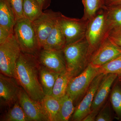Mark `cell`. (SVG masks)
<instances>
[{
    "mask_svg": "<svg viewBox=\"0 0 121 121\" xmlns=\"http://www.w3.org/2000/svg\"><path fill=\"white\" fill-rule=\"evenodd\" d=\"M40 67L37 56L21 52L16 65L15 78L31 98L41 102L45 95L40 81Z\"/></svg>",
    "mask_w": 121,
    "mask_h": 121,
    "instance_id": "1",
    "label": "cell"
},
{
    "mask_svg": "<svg viewBox=\"0 0 121 121\" xmlns=\"http://www.w3.org/2000/svg\"><path fill=\"white\" fill-rule=\"evenodd\" d=\"M67 71L73 77L82 72L89 63V45L85 37L65 46L63 50Z\"/></svg>",
    "mask_w": 121,
    "mask_h": 121,
    "instance_id": "2",
    "label": "cell"
},
{
    "mask_svg": "<svg viewBox=\"0 0 121 121\" xmlns=\"http://www.w3.org/2000/svg\"><path fill=\"white\" fill-rule=\"evenodd\" d=\"M13 33L21 52L37 57L42 48L32 22L24 17L17 20Z\"/></svg>",
    "mask_w": 121,
    "mask_h": 121,
    "instance_id": "3",
    "label": "cell"
},
{
    "mask_svg": "<svg viewBox=\"0 0 121 121\" xmlns=\"http://www.w3.org/2000/svg\"><path fill=\"white\" fill-rule=\"evenodd\" d=\"M104 6L89 20L85 38L89 45L90 58L108 37L110 30Z\"/></svg>",
    "mask_w": 121,
    "mask_h": 121,
    "instance_id": "4",
    "label": "cell"
},
{
    "mask_svg": "<svg viewBox=\"0 0 121 121\" xmlns=\"http://www.w3.org/2000/svg\"><path fill=\"white\" fill-rule=\"evenodd\" d=\"M21 52L14 34L11 35L4 43L0 44L1 73L15 78L16 65Z\"/></svg>",
    "mask_w": 121,
    "mask_h": 121,
    "instance_id": "5",
    "label": "cell"
},
{
    "mask_svg": "<svg viewBox=\"0 0 121 121\" xmlns=\"http://www.w3.org/2000/svg\"><path fill=\"white\" fill-rule=\"evenodd\" d=\"M99 73V68L89 63L80 73L72 78L69 81L66 94L75 102L83 98L95 78Z\"/></svg>",
    "mask_w": 121,
    "mask_h": 121,
    "instance_id": "6",
    "label": "cell"
},
{
    "mask_svg": "<svg viewBox=\"0 0 121 121\" xmlns=\"http://www.w3.org/2000/svg\"><path fill=\"white\" fill-rule=\"evenodd\" d=\"M89 20L83 17L71 18L61 14L59 19L60 28L66 41V45L73 43L85 37Z\"/></svg>",
    "mask_w": 121,
    "mask_h": 121,
    "instance_id": "7",
    "label": "cell"
},
{
    "mask_svg": "<svg viewBox=\"0 0 121 121\" xmlns=\"http://www.w3.org/2000/svg\"><path fill=\"white\" fill-rule=\"evenodd\" d=\"M61 14L51 9L46 10L32 22L41 48Z\"/></svg>",
    "mask_w": 121,
    "mask_h": 121,
    "instance_id": "8",
    "label": "cell"
},
{
    "mask_svg": "<svg viewBox=\"0 0 121 121\" xmlns=\"http://www.w3.org/2000/svg\"><path fill=\"white\" fill-rule=\"evenodd\" d=\"M121 56V48L107 37L91 56L89 63L99 68L111 60Z\"/></svg>",
    "mask_w": 121,
    "mask_h": 121,
    "instance_id": "9",
    "label": "cell"
},
{
    "mask_svg": "<svg viewBox=\"0 0 121 121\" xmlns=\"http://www.w3.org/2000/svg\"><path fill=\"white\" fill-rule=\"evenodd\" d=\"M17 101L30 121H50L41 103L31 98L22 87Z\"/></svg>",
    "mask_w": 121,
    "mask_h": 121,
    "instance_id": "10",
    "label": "cell"
},
{
    "mask_svg": "<svg viewBox=\"0 0 121 121\" xmlns=\"http://www.w3.org/2000/svg\"><path fill=\"white\" fill-rule=\"evenodd\" d=\"M105 75L100 73L93 80L82 100L76 107L72 116V121H82L91 111V107L95 94Z\"/></svg>",
    "mask_w": 121,
    "mask_h": 121,
    "instance_id": "11",
    "label": "cell"
},
{
    "mask_svg": "<svg viewBox=\"0 0 121 121\" xmlns=\"http://www.w3.org/2000/svg\"><path fill=\"white\" fill-rule=\"evenodd\" d=\"M37 58L41 65L52 71L60 74L67 71L63 50L42 48Z\"/></svg>",
    "mask_w": 121,
    "mask_h": 121,
    "instance_id": "12",
    "label": "cell"
},
{
    "mask_svg": "<svg viewBox=\"0 0 121 121\" xmlns=\"http://www.w3.org/2000/svg\"><path fill=\"white\" fill-rule=\"evenodd\" d=\"M17 80L0 73V103L10 106L13 105L18 99L21 87Z\"/></svg>",
    "mask_w": 121,
    "mask_h": 121,
    "instance_id": "13",
    "label": "cell"
},
{
    "mask_svg": "<svg viewBox=\"0 0 121 121\" xmlns=\"http://www.w3.org/2000/svg\"><path fill=\"white\" fill-rule=\"evenodd\" d=\"M118 76L110 73L104 75L97 90L91 107V111L98 113L107 98L113 83Z\"/></svg>",
    "mask_w": 121,
    "mask_h": 121,
    "instance_id": "14",
    "label": "cell"
},
{
    "mask_svg": "<svg viewBox=\"0 0 121 121\" xmlns=\"http://www.w3.org/2000/svg\"><path fill=\"white\" fill-rule=\"evenodd\" d=\"M16 20L9 0H0V26L13 34Z\"/></svg>",
    "mask_w": 121,
    "mask_h": 121,
    "instance_id": "15",
    "label": "cell"
},
{
    "mask_svg": "<svg viewBox=\"0 0 121 121\" xmlns=\"http://www.w3.org/2000/svg\"><path fill=\"white\" fill-rule=\"evenodd\" d=\"M66 45V40L60 25L59 19L42 48L61 50H63Z\"/></svg>",
    "mask_w": 121,
    "mask_h": 121,
    "instance_id": "16",
    "label": "cell"
},
{
    "mask_svg": "<svg viewBox=\"0 0 121 121\" xmlns=\"http://www.w3.org/2000/svg\"><path fill=\"white\" fill-rule=\"evenodd\" d=\"M60 74L52 71L40 64V81L45 96L52 95L54 84Z\"/></svg>",
    "mask_w": 121,
    "mask_h": 121,
    "instance_id": "17",
    "label": "cell"
},
{
    "mask_svg": "<svg viewBox=\"0 0 121 121\" xmlns=\"http://www.w3.org/2000/svg\"><path fill=\"white\" fill-rule=\"evenodd\" d=\"M60 100V108L56 121H68L75 110L73 101L67 94Z\"/></svg>",
    "mask_w": 121,
    "mask_h": 121,
    "instance_id": "18",
    "label": "cell"
},
{
    "mask_svg": "<svg viewBox=\"0 0 121 121\" xmlns=\"http://www.w3.org/2000/svg\"><path fill=\"white\" fill-rule=\"evenodd\" d=\"M73 77V75L67 71L60 74L54 84L52 95L57 99H60L65 96L66 94L69 81Z\"/></svg>",
    "mask_w": 121,
    "mask_h": 121,
    "instance_id": "19",
    "label": "cell"
},
{
    "mask_svg": "<svg viewBox=\"0 0 121 121\" xmlns=\"http://www.w3.org/2000/svg\"><path fill=\"white\" fill-rule=\"evenodd\" d=\"M50 121H56L60 107V99L45 95L41 102Z\"/></svg>",
    "mask_w": 121,
    "mask_h": 121,
    "instance_id": "20",
    "label": "cell"
},
{
    "mask_svg": "<svg viewBox=\"0 0 121 121\" xmlns=\"http://www.w3.org/2000/svg\"><path fill=\"white\" fill-rule=\"evenodd\" d=\"M110 30L121 27V4L104 6Z\"/></svg>",
    "mask_w": 121,
    "mask_h": 121,
    "instance_id": "21",
    "label": "cell"
},
{
    "mask_svg": "<svg viewBox=\"0 0 121 121\" xmlns=\"http://www.w3.org/2000/svg\"><path fill=\"white\" fill-rule=\"evenodd\" d=\"M43 10L35 0H24L23 13L24 17L32 22L39 17Z\"/></svg>",
    "mask_w": 121,
    "mask_h": 121,
    "instance_id": "22",
    "label": "cell"
},
{
    "mask_svg": "<svg viewBox=\"0 0 121 121\" xmlns=\"http://www.w3.org/2000/svg\"><path fill=\"white\" fill-rule=\"evenodd\" d=\"M84 7L83 17L90 20L105 6L104 0H82Z\"/></svg>",
    "mask_w": 121,
    "mask_h": 121,
    "instance_id": "23",
    "label": "cell"
},
{
    "mask_svg": "<svg viewBox=\"0 0 121 121\" xmlns=\"http://www.w3.org/2000/svg\"><path fill=\"white\" fill-rule=\"evenodd\" d=\"M2 119V121H30L18 101L14 103Z\"/></svg>",
    "mask_w": 121,
    "mask_h": 121,
    "instance_id": "24",
    "label": "cell"
},
{
    "mask_svg": "<svg viewBox=\"0 0 121 121\" xmlns=\"http://www.w3.org/2000/svg\"><path fill=\"white\" fill-rule=\"evenodd\" d=\"M99 73L121 74V56L111 60L99 68Z\"/></svg>",
    "mask_w": 121,
    "mask_h": 121,
    "instance_id": "25",
    "label": "cell"
},
{
    "mask_svg": "<svg viewBox=\"0 0 121 121\" xmlns=\"http://www.w3.org/2000/svg\"><path fill=\"white\" fill-rule=\"evenodd\" d=\"M110 102L117 115L121 117V87L118 84L113 87L111 91Z\"/></svg>",
    "mask_w": 121,
    "mask_h": 121,
    "instance_id": "26",
    "label": "cell"
},
{
    "mask_svg": "<svg viewBox=\"0 0 121 121\" xmlns=\"http://www.w3.org/2000/svg\"><path fill=\"white\" fill-rule=\"evenodd\" d=\"M15 13L16 20L24 17L23 13L24 0H9Z\"/></svg>",
    "mask_w": 121,
    "mask_h": 121,
    "instance_id": "27",
    "label": "cell"
},
{
    "mask_svg": "<svg viewBox=\"0 0 121 121\" xmlns=\"http://www.w3.org/2000/svg\"><path fill=\"white\" fill-rule=\"evenodd\" d=\"M112 120L109 104L107 103L98 113L95 121H110Z\"/></svg>",
    "mask_w": 121,
    "mask_h": 121,
    "instance_id": "28",
    "label": "cell"
},
{
    "mask_svg": "<svg viewBox=\"0 0 121 121\" xmlns=\"http://www.w3.org/2000/svg\"><path fill=\"white\" fill-rule=\"evenodd\" d=\"M108 37L115 44L121 48V27L111 29L108 33Z\"/></svg>",
    "mask_w": 121,
    "mask_h": 121,
    "instance_id": "29",
    "label": "cell"
},
{
    "mask_svg": "<svg viewBox=\"0 0 121 121\" xmlns=\"http://www.w3.org/2000/svg\"><path fill=\"white\" fill-rule=\"evenodd\" d=\"M12 34L6 29L0 26V44L7 41Z\"/></svg>",
    "mask_w": 121,
    "mask_h": 121,
    "instance_id": "30",
    "label": "cell"
},
{
    "mask_svg": "<svg viewBox=\"0 0 121 121\" xmlns=\"http://www.w3.org/2000/svg\"><path fill=\"white\" fill-rule=\"evenodd\" d=\"M43 10L46 9L50 6L51 0H35Z\"/></svg>",
    "mask_w": 121,
    "mask_h": 121,
    "instance_id": "31",
    "label": "cell"
},
{
    "mask_svg": "<svg viewBox=\"0 0 121 121\" xmlns=\"http://www.w3.org/2000/svg\"><path fill=\"white\" fill-rule=\"evenodd\" d=\"M97 114L93 112H91L90 114L83 119V121H95V118L97 115Z\"/></svg>",
    "mask_w": 121,
    "mask_h": 121,
    "instance_id": "32",
    "label": "cell"
},
{
    "mask_svg": "<svg viewBox=\"0 0 121 121\" xmlns=\"http://www.w3.org/2000/svg\"><path fill=\"white\" fill-rule=\"evenodd\" d=\"M105 6H110L120 4L121 0H104Z\"/></svg>",
    "mask_w": 121,
    "mask_h": 121,
    "instance_id": "33",
    "label": "cell"
},
{
    "mask_svg": "<svg viewBox=\"0 0 121 121\" xmlns=\"http://www.w3.org/2000/svg\"><path fill=\"white\" fill-rule=\"evenodd\" d=\"M120 4H121V2L120 3Z\"/></svg>",
    "mask_w": 121,
    "mask_h": 121,
    "instance_id": "34",
    "label": "cell"
}]
</instances>
